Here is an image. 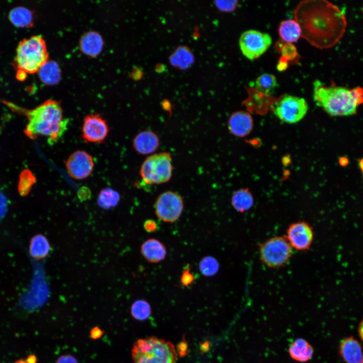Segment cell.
Segmentation results:
<instances>
[{
	"label": "cell",
	"instance_id": "21",
	"mask_svg": "<svg viewBox=\"0 0 363 363\" xmlns=\"http://www.w3.org/2000/svg\"><path fill=\"white\" fill-rule=\"evenodd\" d=\"M254 203L253 196L248 189H241L236 191L231 198L232 207L237 212L241 213L249 210Z\"/></svg>",
	"mask_w": 363,
	"mask_h": 363
},
{
	"label": "cell",
	"instance_id": "11",
	"mask_svg": "<svg viewBox=\"0 0 363 363\" xmlns=\"http://www.w3.org/2000/svg\"><path fill=\"white\" fill-rule=\"evenodd\" d=\"M285 237L292 249L299 251H308L313 242V229L307 222H294L287 227Z\"/></svg>",
	"mask_w": 363,
	"mask_h": 363
},
{
	"label": "cell",
	"instance_id": "10",
	"mask_svg": "<svg viewBox=\"0 0 363 363\" xmlns=\"http://www.w3.org/2000/svg\"><path fill=\"white\" fill-rule=\"evenodd\" d=\"M184 201L178 193L166 191L157 198L155 204L156 216L166 223H174L180 217L184 209Z\"/></svg>",
	"mask_w": 363,
	"mask_h": 363
},
{
	"label": "cell",
	"instance_id": "5",
	"mask_svg": "<svg viewBox=\"0 0 363 363\" xmlns=\"http://www.w3.org/2000/svg\"><path fill=\"white\" fill-rule=\"evenodd\" d=\"M132 356L134 363H175L177 353L172 343L151 336L134 343Z\"/></svg>",
	"mask_w": 363,
	"mask_h": 363
},
{
	"label": "cell",
	"instance_id": "23",
	"mask_svg": "<svg viewBox=\"0 0 363 363\" xmlns=\"http://www.w3.org/2000/svg\"><path fill=\"white\" fill-rule=\"evenodd\" d=\"M103 45L100 36L94 32L86 33L81 39L82 50L90 55H95L101 50Z\"/></svg>",
	"mask_w": 363,
	"mask_h": 363
},
{
	"label": "cell",
	"instance_id": "32",
	"mask_svg": "<svg viewBox=\"0 0 363 363\" xmlns=\"http://www.w3.org/2000/svg\"><path fill=\"white\" fill-rule=\"evenodd\" d=\"M145 230L148 232H154L158 229L157 223L153 219H148L145 221L143 224Z\"/></svg>",
	"mask_w": 363,
	"mask_h": 363
},
{
	"label": "cell",
	"instance_id": "22",
	"mask_svg": "<svg viewBox=\"0 0 363 363\" xmlns=\"http://www.w3.org/2000/svg\"><path fill=\"white\" fill-rule=\"evenodd\" d=\"M10 21L17 27H27L31 26L33 22V15L28 9L17 7L12 9L8 15Z\"/></svg>",
	"mask_w": 363,
	"mask_h": 363
},
{
	"label": "cell",
	"instance_id": "29",
	"mask_svg": "<svg viewBox=\"0 0 363 363\" xmlns=\"http://www.w3.org/2000/svg\"><path fill=\"white\" fill-rule=\"evenodd\" d=\"M151 310L149 304L144 299H138L134 301L131 308V313L135 319L144 320L148 319Z\"/></svg>",
	"mask_w": 363,
	"mask_h": 363
},
{
	"label": "cell",
	"instance_id": "6",
	"mask_svg": "<svg viewBox=\"0 0 363 363\" xmlns=\"http://www.w3.org/2000/svg\"><path fill=\"white\" fill-rule=\"evenodd\" d=\"M172 170L170 153L162 152L147 157L141 166L140 174L146 184H161L170 180Z\"/></svg>",
	"mask_w": 363,
	"mask_h": 363
},
{
	"label": "cell",
	"instance_id": "39",
	"mask_svg": "<svg viewBox=\"0 0 363 363\" xmlns=\"http://www.w3.org/2000/svg\"><path fill=\"white\" fill-rule=\"evenodd\" d=\"M359 333L361 338L363 340V320L359 326Z\"/></svg>",
	"mask_w": 363,
	"mask_h": 363
},
{
	"label": "cell",
	"instance_id": "4",
	"mask_svg": "<svg viewBox=\"0 0 363 363\" xmlns=\"http://www.w3.org/2000/svg\"><path fill=\"white\" fill-rule=\"evenodd\" d=\"M47 58L46 44L41 36H32L22 40L17 47L13 62L17 79L23 81L27 74L39 72Z\"/></svg>",
	"mask_w": 363,
	"mask_h": 363
},
{
	"label": "cell",
	"instance_id": "1",
	"mask_svg": "<svg viewBox=\"0 0 363 363\" xmlns=\"http://www.w3.org/2000/svg\"><path fill=\"white\" fill-rule=\"evenodd\" d=\"M295 16L301 28V36L321 49L337 43L347 26L344 12L328 1L302 2L296 7Z\"/></svg>",
	"mask_w": 363,
	"mask_h": 363
},
{
	"label": "cell",
	"instance_id": "16",
	"mask_svg": "<svg viewBox=\"0 0 363 363\" xmlns=\"http://www.w3.org/2000/svg\"><path fill=\"white\" fill-rule=\"evenodd\" d=\"M140 253L149 263H157L165 258L167 250L165 245L159 240L150 238L142 244Z\"/></svg>",
	"mask_w": 363,
	"mask_h": 363
},
{
	"label": "cell",
	"instance_id": "3",
	"mask_svg": "<svg viewBox=\"0 0 363 363\" xmlns=\"http://www.w3.org/2000/svg\"><path fill=\"white\" fill-rule=\"evenodd\" d=\"M313 98L316 104L333 116H348L356 113L363 104V88H353L331 84L326 86L320 80L313 83Z\"/></svg>",
	"mask_w": 363,
	"mask_h": 363
},
{
	"label": "cell",
	"instance_id": "37",
	"mask_svg": "<svg viewBox=\"0 0 363 363\" xmlns=\"http://www.w3.org/2000/svg\"><path fill=\"white\" fill-rule=\"evenodd\" d=\"M349 163V160L347 158L344 156L340 157L339 159V163L342 166H346Z\"/></svg>",
	"mask_w": 363,
	"mask_h": 363
},
{
	"label": "cell",
	"instance_id": "42",
	"mask_svg": "<svg viewBox=\"0 0 363 363\" xmlns=\"http://www.w3.org/2000/svg\"><path fill=\"white\" fill-rule=\"evenodd\" d=\"M14 363H29L26 359H20L16 361Z\"/></svg>",
	"mask_w": 363,
	"mask_h": 363
},
{
	"label": "cell",
	"instance_id": "19",
	"mask_svg": "<svg viewBox=\"0 0 363 363\" xmlns=\"http://www.w3.org/2000/svg\"><path fill=\"white\" fill-rule=\"evenodd\" d=\"M278 34L281 39L287 43L296 42L301 36V28L295 19L285 20L278 27Z\"/></svg>",
	"mask_w": 363,
	"mask_h": 363
},
{
	"label": "cell",
	"instance_id": "15",
	"mask_svg": "<svg viewBox=\"0 0 363 363\" xmlns=\"http://www.w3.org/2000/svg\"><path fill=\"white\" fill-rule=\"evenodd\" d=\"M160 140L158 135L151 130L139 133L133 139V146L141 155L152 154L159 148Z\"/></svg>",
	"mask_w": 363,
	"mask_h": 363
},
{
	"label": "cell",
	"instance_id": "7",
	"mask_svg": "<svg viewBox=\"0 0 363 363\" xmlns=\"http://www.w3.org/2000/svg\"><path fill=\"white\" fill-rule=\"evenodd\" d=\"M292 249L285 236H275L259 245L260 258L267 267L279 268L289 261L292 255Z\"/></svg>",
	"mask_w": 363,
	"mask_h": 363
},
{
	"label": "cell",
	"instance_id": "25",
	"mask_svg": "<svg viewBox=\"0 0 363 363\" xmlns=\"http://www.w3.org/2000/svg\"><path fill=\"white\" fill-rule=\"evenodd\" d=\"M120 201L119 193L110 188L101 190L97 199V203L101 208L108 210L116 206Z\"/></svg>",
	"mask_w": 363,
	"mask_h": 363
},
{
	"label": "cell",
	"instance_id": "13",
	"mask_svg": "<svg viewBox=\"0 0 363 363\" xmlns=\"http://www.w3.org/2000/svg\"><path fill=\"white\" fill-rule=\"evenodd\" d=\"M66 166L71 177L81 180L91 174L94 162L90 154L84 150H78L70 155L66 162Z\"/></svg>",
	"mask_w": 363,
	"mask_h": 363
},
{
	"label": "cell",
	"instance_id": "36",
	"mask_svg": "<svg viewBox=\"0 0 363 363\" xmlns=\"http://www.w3.org/2000/svg\"><path fill=\"white\" fill-rule=\"evenodd\" d=\"M102 331L98 327L93 328L90 332V336L94 339L100 338L102 335Z\"/></svg>",
	"mask_w": 363,
	"mask_h": 363
},
{
	"label": "cell",
	"instance_id": "31",
	"mask_svg": "<svg viewBox=\"0 0 363 363\" xmlns=\"http://www.w3.org/2000/svg\"><path fill=\"white\" fill-rule=\"evenodd\" d=\"M195 277L191 272L190 267L187 266L183 270L181 275L180 281L183 286L188 287L194 281Z\"/></svg>",
	"mask_w": 363,
	"mask_h": 363
},
{
	"label": "cell",
	"instance_id": "20",
	"mask_svg": "<svg viewBox=\"0 0 363 363\" xmlns=\"http://www.w3.org/2000/svg\"><path fill=\"white\" fill-rule=\"evenodd\" d=\"M50 249L48 240L42 234H37L32 237L29 246V253L35 260H41L46 258L49 254Z\"/></svg>",
	"mask_w": 363,
	"mask_h": 363
},
{
	"label": "cell",
	"instance_id": "18",
	"mask_svg": "<svg viewBox=\"0 0 363 363\" xmlns=\"http://www.w3.org/2000/svg\"><path fill=\"white\" fill-rule=\"evenodd\" d=\"M288 353L291 358L300 362L310 360L314 354L312 345L303 338L295 339L289 346Z\"/></svg>",
	"mask_w": 363,
	"mask_h": 363
},
{
	"label": "cell",
	"instance_id": "34",
	"mask_svg": "<svg viewBox=\"0 0 363 363\" xmlns=\"http://www.w3.org/2000/svg\"><path fill=\"white\" fill-rule=\"evenodd\" d=\"M188 344L185 341L180 342L177 346V351L180 356H184L187 354Z\"/></svg>",
	"mask_w": 363,
	"mask_h": 363
},
{
	"label": "cell",
	"instance_id": "2",
	"mask_svg": "<svg viewBox=\"0 0 363 363\" xmlns=\"http://www.w3.org/2000/svg\"><path fill=\"white\" fill-rule=\"evenodd\" d=\"M11 109L23 113L28 123L24 130L25 135L32 140L44 136L48 143L54 144L68 129L69 119L64 118L60 104L48 100L35 108L27 110L13 103L3 101Z\"/></svg>",
	"mask_w": 363,
	"mask_h": 363
},
{
	"label": "cell",
	"instance_id": "35",
	"mask_svg": "<svg viewBox=\"0 0 363 363\" xmlns=\"http://www.w3.org/2000/svg\"><path fill=\"white\" fill-rule=\"evenodd\" d=\"M91 196V193L89 189L85 187L84 189H80L78 192V197L81 201L88 200Z\"/></svg>",
	"mask_w": 363,
	"mask_h": 363
},
{
	"label": "cell",
	"instance_id": "33",
	"mask_svg": "<svg viewBox=\"0 0 363 363\" xmlns=\"http://www.w3.org/2000/svg\"><path fill=\"white\" fill-rule=\"evenodd\" d=\"M56 363H78V362L73 356L66 354L60 356Z\"/></svg>",
	"mask_w": 363,
	"mask_h": 363
},
{
	"label": "cell",
	"instance_id": "44",
	"mask_svg": "<svg viewBox=\"0 0 363 363\" xmlns=\"http://www.w3.org/2000/svg\"><path fill=\"white\" fill-rule=\"evenodd\" d=\"M363 363V362H362Z\"/></svg>",
	"mask_w": 363,
	"mask_h": 363
},
{
	"label": "cell",
	"instance_id": "8",
	"mask_svg": "<svg viewBox=\"0 0 363 363\" xmlns=\"http://www.w3.org/2000/svg\"><path fill=\"white\" fill-rule=\"evenodd\" d=\"M271 107L279 119L288 124L300 121L308 110V103L304 98L288 94L283 95Z\"/></svg>",
	"mask_w": 363,
	"mask_h": 363
},
{
	"label": "cell",
	"instance_id": "24",
	"mask_svg": "<svg viewBox=\"0 0 363 363\" xmlns=\"http://www.w3.org/2000/svg\"><path fill=\"white\" fill-rule=\"evenodd\" d=\"M277 86V81L275 76L267 73L258 76L254 83L255 89L266 96L271 95Z\"/></svg>",
	"mask_w": 363,
	"mask_h": 363
},
{
	"label": "cell",
	"instance_id": "40",
	"mask_svg": "<svg viewBox=\"0 0 363 363\" xmlns=\"http://www.w3.org/2000/svg\"><path fill=\"white\" fill-rule=\"evenodd\" d=\"M201 348L202 351H207L209 348V344L206 342L202 344Z\"/></svg>",
	"mask_w": 363,
	"mask_h": 363
},
{
	"label": "cell",
	"instance_id": "27",
	"mask_svg": "<svg viewBox=\"0 0 363 363\" xmlns=\"http://www.w3.org/2000/svg\"><path fill=\"white\" fill-rule=\"evenodd\" d=\"M199 269L202 275L206 277H212L217 273L219 264L217 260L211 256L202 258L199 263Z\"/></svg>",
	"mask_w": 363,
	"mask_h": 363
},
{
	"label": "cell",
	"instance_id": "41",
	"mask_svg": "<svg viewBox=\"0 0 363 363\" xmlns=\"http://www.w3.org/2000/svg\"><path fill=\"white\" fill-rule=\"evenodd\" d=\"M359 167L363 173V158L360 159L358 162Z\"/></svg>",
	"mask_w": 363,
	"mask_h": 363
},
{
	"label": "cell",
	"instance_id": "28",
	"mask_svg": "<svg viewBox=\"0 0 363 363\" xmlns=\"http://www.w3.org/2000/svg\"><path fill=\"white\" fill-rule=\"evenodd\" d=\"M38 72L41 80L47 84L56 82L59 76L58 68L57 65L52 62H46Z\"/></svg>",
	"mask_w": 363,
	"mask_h": 363
},
{
	"label": "cell",
	"instance_id": "14",
	"mask_svg": "<svg viewBox=\"0 0 363 363\" xmlns=\"http://www.w3.org/2000/svg\"><path fill=\"white\" fill-rule=\"evenodd\" d=\"M228 129L235 137H244L250 133L253 128V119L251 114L239 110L232 113L228 120Z\"/></svg>",
	"mask_w": 363,
	"mask_h": 363
},
{
	"label": "cell",
	"instance_id": "17",
	"mask_svg": "<svg viewBox=\"0 0 363 363\" xmlns=\"http://www.w3.org/2000/svg\"><path fill=\"white\" fill-rule=\"evenodd\" d=\"M340 353L346 363H362L363 354L358 342L350 337L344 339L340 345Z\"/></svg>",
	"mask_w": 363,
	"mask_h": 363
},
{
	"label": "cell",
	"instance_id": "38",
	"mask_svg": "<svg viewBox=\"0 0 363 363\" xmlns=\"http://www.w3.org/2000/svg\"><path fill=\"white\" fill-rule=\"evenodd\" d=\"M26 360H27V361L29 363H35L36 361V358L34 355H32L29 356L26 359Z\"/></svg>",
	"mask_w": 363,
	"mask_h": 363
},
{
	"label": "cell",
	"instance_id": "9",
	"mask_svg": "<svg viewBox=\"0 0 363 363\" xmlns=\"http://www.w3.org/2000/svg\"><path fill=\"white\" fill-rule=\"evenodd\" d=\"M272 43V37L268 33L254 29L244 31L239 39V46L242 54L251 60L262 56Z\"/></svg>",
	"mask_w": 363,
	"mask_h": 363
},
{
	"label": "cell",
	"instance_id": "12",
	"mask_svg": "<svg viewBox=\"0 0 363 363\" xmlns=\"http://www.w3.org/2000/svg\"><path fill=\"white\" fill-rule=\"evenodd\" d=\"M81 135L88 143H101L106 139L109 127L106 121L97 114L85 116L82 127Z\"/></svg>",
	"mask_w": 363,
	"mask_h": 363
},
{
	"label": "cell",
	"instance_id": "26",
	"mask_svg": "<svg viewBox=\"0 0 363 363\" xmlns=\"http://www.w3.org/2000/svg\"><path fill=\"white\" fill-rule=\"evenodd\" d=\"M193 55L186 47L178 48L170 57V63L174 67L180 69L188 68L193 63Z\"/></svg>",
	"mask_w": 363,
	"mask_h": 363
},
{
	"label": "cell",
	"instance_id": "43",
	"mask_svg": "<svg viewBox=\"0 0 363 363\" xmlns=\"http://www.w3.org/2000/svg\"><path fill=\"white\" fill-rule=\"evenodd\" d=\"M362 12H363V7H362Z\"/></svg>",
	"mask_w": 363,
	"mask_h": 363
},
{
	"label": "cell",
	"instance_id": "30",
	"mask_svg": "<svg viewBox=\"0 0 363 363\" xmlns=\"http://www.w3.org/2000/svg\"><path fill=\"white\" fill-rule=\"evenodd\" d=\"M237 4V1H219L215 2L217 8L220 11L224 12L233 11L236 8Z\"/></svg>",
	"mask_w": 363,
	"mask_h": 363
}]
</instances>
